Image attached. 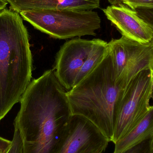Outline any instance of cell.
Listing matches in <instances>:
<instances>
[{"mask_svg":"<svg viewBox=\"0 0 153 153\" xmlns=\"http://www.w3.org/2000/svg\"><path fill=\"white\" fill-rule=\"evenodd\" d=\"M7 153H23V144L19 132L14 127V134L12 144Z\"/></svg>","mask_w":153,"mask_h":153,"instance_id":"14","label":"cell"},{"mask_svg":"<svg viewBox=\"0 0 153 153\" xmlns=\"http://www.w3.org/2000/svg\"><path fill=\"white\" fill-rule=\"evenodd\" d=\"M29 37L19 13H0V120L20 100L31 82Z\"/></svg>","mask_w":153,"mask_h":153,"instance_id":"2","label":"cell"},{"mask_svg":"<svg viewBox=\"0 0 153 153\" xmlns=\"http://www.w3.org/2000/svg\"><path fill=\"white\" fill-rule=\"evenodd\" d=\"M153 136V105L143 118L126 136L115 144L113 153H121Z\"/></svg>","mask_w":153,"mask_h":153,"instance_id":"10","label":"cell"},{"mask_svg":"<svg viewBox=\"0 0 153 153\" xmlns=\"http://www.w3.org/2000/svg\"><path fill=\"white\" fill-rule=\"evenodd\" d=\"M111 4H117L122 3V0H108Z\"/></svg>","mask_w":153,"mask_h":153,"instance_id":"18","label":"cell"},{"mask_svg":"<svg viewBox=\"0 0 153 153\" xmlns=\"http://www.w3.org/2000/svg\"><path fill=\"white\" fill-rule=\"evenodd\" d=\"M102 11L122 36L142 44H149L152 41L153 28L136 10L121 3L109 5Z\"/></svg>","mask_w":153,"mask_h":153,"instance_id":"8","label":"cell"},{"mask_svg":"<svg viewBox=\"0 0 153 153\" xmlns=\"http://www.w3.org/2000/svg\"><path fill=\"white\" fill-rule=\"evenodd\" d=\"M121 153H153V136Z\"/></svg>","mask_w":153,"mask_h":153,"instance_id":"12","label":"cell"},{"mask_svg":"<svg viewBox=\"0 0 153 153\" xmlns=\"http://www.w3.org/2000/svg\"><path fill=\"white\" fill-rule=\"evenodd\" d=\"M128 85L117 78L108 49L99 65L67 91L73 114L88 119L112 142L120 102Z\"/></svg>","mask_w":153,"mask_h":153,"instance_id":"1","label":"cell"},{"mask_svg":"<svg viewBox=\"0 0 153 153\" xmlns=\"http://www.w3.org/2000/svg\"><path fill=\"white\" fill-rule=\"evenodd\" d=\"M109 142L88 119L73 115L58 153H102Z\"/></svg>","mask_w":153,"mask_h":153,"instance_id":"6","label":"cell"},{"mask_svg":"<svg viewBox=\"0 0 153 153\" xmlns=\"http://www.w3.org/2000/svg\"><path fill=\"white\" fill-rule=\"evenodd\" d=\"M12 10L20 13L39 10H93L100 6V0H7Z\"/></svg>","mask_w":153,"mask_h":153,"instance_id":"9","label":"cell"},{"mask_svg":"<svg viewBox=\"0 0 153 153\" xmlns=\"http://www.w3.org/2000/svg\"><path fill=\"white\" fill-rule=\"evenodd\" d=\"M19 13L35 28L57 39L95 36L101 27L100 18L93 10H39Z\"/></svg>","mask_w":153,"mask_h":153,"instance_id":"3","label":"cell"},{"mask_svg":"<svg viewBox=\"0 0 153 153\" xmlns=\"http://www.w3.org/2000/svg\"><path fill=\"white\" fill-rule=\"evenodd\" d=\"M94 42V39L75 38L66 41L57 53L53 70L58 81L67 91L74 87L76 76Z\"/></svg>","mask_w":153,"mask_h":153,"instance_id":"7","label":"cell"},{"mask_svg":"<svg viewBox=\"0 0 153 153\" xmlns=\"http://www.w3.org/2000/svg\"><path fill=\"white\" fill-rule=\"evenodd\" d=\"M153 94V69L145 70L132 79L124 92L112 142L128 134L149 112Z\"/></svg>","mask_w":153,"mask_h":153,"instance_id":"4","label":"cell"},{"mask_svg":"<svg viewBox=\"0 0 153 153\" xmlns=\"http://www.w3.org/2000/svg\"><path fill=\"white\" fill-rule=\"evenodd\" d=\"M108 42L99 39H94L92 48L76 76L74 87L99 65L108 53Z\"/></svg>","mask_w":153,"mask_h":153,"instance_id":"11","label":"cell"},{"mask_svg":"<svg viewBox=\"0 0 153 153\" xmlns=\"http://www.w3.org/2000/svg\"><path fill=\"white\" fill-rule=\"evenodd\" d=\"M122 3L134 10H153V0H122Z\"/></svg>","mask_w":153,"mask_h":153,"instance_id":"13","label":"cell"},{"mask_svg":"<svg viewBox=\"0 0 153 153\" xmlns=\"http://www.w3.org/2000/svg\"><path fill=\"white\" fill-rule=\"evenodd\" d=\"M4 1H7V0H4Z\"/></svg>","mask_w":153,"mask_h":153,"instance_id":"19","label":"cell"},{"mask_svg":"<svg viewBox=\"0 0 153 153\" xmlns=\"http://www.w3.org/2000/svg\"><path fill=\"white\" fill-rule=\"evenodd\" d=\"M138 15L149 23L153 28V10L138 9L136 10ZM153 46V39L152 42Z\"/></svg>","mask_w":153,"mask_h":153,"instance_id":"15","label":"cell"},{"mask_svg":"<svg viewBox=\"0 0 153 153\" xmlns=\"http://www.w3.org/2000/svg\"><path fill=\"white\" fill-rule=\"evenodd\" d=\"M12 144V141L0 137V153H7Z\"/></svg>","mask_w":153,"mask_h":153,"instance_id":"16","label":"cell"},{"mask_svg":"<svg viewBox=\"0 0 153 153\" xmlns=\"http://www.w3.org/2000/svg\"><path fill=\"white\" fill-rule=\"evenodd\" d=\"M108 45L118 79L129 84L140 72L153 69L152 42L142 44L122 36L118 39H111Z\"/></svg>","mask_w":153,"mask_h":153,"instance_id":"5","label":"cell"},{"mask_svg":"<svg viewBox=\"0 0 153 153\" xmlns=\"http://www.w3.org/2000/svg\"><path fill=\"white\" fill-rule=\"evenodd\" d=\"M9 4L8 1L4 0H0V13L6 9L7 5Z\"/></svg>","mask_w":153,"mask_h":153,"instance_id":"17","label":"cell"}]
</instances>
